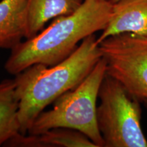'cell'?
Masks as SVG:
<instances>
[{
	"mask_svg": "<svg viewBox=\"0 0 147 147\" xmlns=\"http://www.w3.org/2000/svg\"><path fill=\"white\" fill-rule=\"evenodd\" d=\"M102 58L97 38L93 34L61 63L53 66L34 64L16 75L20 134H28L38 115L61 95L78 87Z\"/></svg>",
	"mask_w": 147,
	"mask_h": 147,
	"instance_id": "1",
	"label": "cell"
},
{
	"mask_svg": "<svg viewBox=\"0 0 147 147\" xmlns=\"http://www.w3.org/2000/svg\"><path fill=\"white\" fill-rule=\"evenodd\" d=\"M112 12L110 0H84L72 14L55 18L47 28L13 48L4 69L16 76L34 64L61 63L74 52L79 42L104 30Z\"/></svg>",
	"mask_w": 147,
	"mask_h": 147,
	"instance_id": "2",
	"label": "cell"
},
{
	"mask_svg": "<svg viewBox=\"0 0 147 147\" xmlns=\"http://www.w3.org/2000/svg\"><path fill=\"white\" fill-rule=\"evenodd\" d=\"M106 74V63L102 57L78 87L58 97L52 110L38 115L27 134L38 135L53 128L72 129L87 136L97 147H104L97 126V101Z\"/></svg>",
	"mask_w": 147,
	"mask_h": 147,
	"instance_id": "3",
	"label": "cell"
},
{
	"mask_svg": "<svg viewBox=\"0 0 147 147\" xmlns=\"http://www.w3.org/2000/svg\"><path fill=\"white\" fill-rule=\"evenodd\" d=\"M98 98L97 122L104 147H147L141 125L142 102L107 74Z\"/></svg>",
	"mask_w": 147,
	"mask_h": 147,
	"instance_id": "4",
	"label": "cell"
},
{
	"mask_svg": "<svg viewBox=\"0 0 147 147\" xmlns=\"http://www.w3.org/2000/svg\"><path fill=\"white\" fill-rule=\"evenodd\" d=\"M106 74L143 103L147 101V36L122 33L99 44Z\"/></svg>",
	"mask_w": 147,
	"mask_h": 147,
	"instance_id": "5",
	"label": "cell"
},
{
	"mask_svg": "<svg viewBox=\"0 0 147 147\" xmlns=\"http://www.w3.org/2000/svg\"><path fill=\"white\" fill-rule=\"evenodd\" d=\"M122 33L147 36V0H119L113 3L111 18L97 42L100 44L108 37Z\"/></svg>",
	"mask_w": 147,
	"mask_h": 147,
	"instance_id": "6",
	"label": "cell"
},
{
	"mask_svg": "<svg viewBox=\"0 0 147 147\" xmlns=\"http://www.w3.org/2000/svg\"><path fill=\"white\" fill-rule=\"evenodd\" d=\"M27 0L0 1V49L16 47L26 38Z\"/></svg>",
	"mask_w": 147,
	"mask_h": 147,
	"instance_id": "7",
	"label": "cell"
},
{
	"mask_svg": "<svg viewBox=\"0 0 147 147\" xmlns=\"http://www.w3.org/2000/svg\"><path fill=\"white\" fill-rule=\"evenodd\" d=\"M5 145L25 147H97L80 131L63 127L51 129L38 135L18 134Z\"/></svg>",
	"mask_w": 147,
	"mask_h": 147,
	"instance_id": "8",
	"label": "cell"
},
{
	"mask_svg": "<svg viewBox=\"0 0 147 147\" xmlns=\"http://www.w3.org/2000/svg\"><path fill=\"white\" fill-rule=\"evenodd\" d=\"M82 0H27L26 40L43 30L50 20L72 14Z\"/></svg>",
	"mask_w": 147,
	"mask_h": 147,
	"instance_id": "9",
	"label": "cell"
},
{
	"mask_svg": "<svg viewBox=\"0 0 147 147\" xmlns=\"http://www.w3.org/2000/svg\"><path fill=\"white\" fill-rule=\"evenodd\" d=\"M18 101L14 79L0 82V146L20 134Z\"/></svg>",
	"mask_w": 147,
	"mask_h": 147,
	"instance_id": "10",
	"label": "cell"
},
{
	"mask_svg": "<svg viewBox=\"0 0 147 147\" xmlns=\"http://www.w3.org/2000/svg\"><path fill=\"white\" fill-rule=\"evenodd\" d=\"M144 104V105H145V106H146V108H147V101H145L144 102H143Z\"/></svg>",
	"mask_w": 147,
	"mask_h": 147,
	"instance_id": "11",
	"label": "cell"
},
{
	"mask_svg": "<svg viewBox=\"0 0 147 147\" xmlns=\"http://www.w3.org/2000/svg\"><path fill=\"white\" fill-rule=\"evenodd\" d=\"M117 1H119V0H111V1L113 3H115V2H117Z\"/></svg>",
	"mask_w": 147,
	"mask_h": 147,
	"instance_id": "12",
	"label": "cell"
},
{
	"mask_svg": "<svg viewBox=\"0 0 147 147\" xmlns=\"http://www.w3.org/2000/svg\"><path fill=\"white\" fill-rule=\"evenodd\" d=\"M110 1H111V0H110Z\"/></svg>",
	"mask_w": 147,
	"mask_h": 147,
	"instance_id": "13",
	"label": "cell"
}]
</instances>
